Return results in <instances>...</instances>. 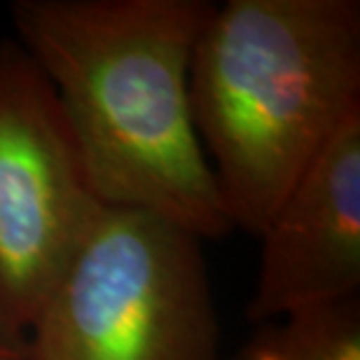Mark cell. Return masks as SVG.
<instances>
[{
    "label": "cell",
    "mask_w": 360,
    "mask_h": 360,
    "mask_svg": "<svg viewBox=\"0 0 360 360\" xmlns=\"http://www.w3.org/2000/svg\"><path fill=\"white\" fill-rule=\"evenodd\" d=\"M208 0H14L101 201L199 241L234 232L194 129L190 61Z\"/></svg>",
    "instance_id": "1"
},
{
    "label": "cell",
    "mask_w": 360,
    "mask_h": 360,
    "mask_svg": "<svg viewBox=\"0 0 360 360\" xmlns=\"http://www.w3.org/2000/svg\"><path fill=\"white\" fill-rule=\"evenodd\" d=\"M194 129L234 229L260 236L360 112L358 0L213 5L190 61Z\"/></svg>",
    "instance_id": "2"
},
{
    "label": "cell",
    "mask_w": 360,
    "mask_h": 360,
    "mask_svg": "<svg viewBox=\"0 0 360 360\" xmlns=\"http://www.w3.org/2000/svg\"><path fill=\"white\" fill-rule=\"evenodd\" d=\"M201 241L105 208L26 330V360H218Z\"/></svg>",
    "instance_id": "3"
},
{
    "label": "cell",
    "mask_w": 360,
    "mask_h": 360,
    "mask_svg": "<svg viewBox=\"0 0 360 360\" xmlns=\"http://www.w3.org/2000/svg\"><path fill=\"white\" fill-rule=\"evenodd\" d=\"M59 98L0 40V311L28 330L105 213Z\"/></svg>",
    "instance_id": "4"
},
{
    "label": "cell",
    "mask_w": 360,
    "mask_h": 360,
    "mask_svg": "<svg viewBox=\"0 0 360 360\" xmlns=\"http://www.w3.org/2000/svg\"><path fill=\"white\" fill-rule=\"evenodd\" d=\"M257 239L248 319L281 321L360 292V112L340 127Z\"/></svg>",
    "instance_id": "5"
},
{
    "label": "cell",
    "mask_w": 360,
    "mask_h": 360,
    "mask_svg": "<svg viewBox=\"0 0 360 360\" xmlns=\"http://www.w3.org/2000/svg\"><path fill=\"white\" fill-rule=\"evenodd\" d=\"M253 342L276 360H360V297L302 309Z\"/></svg>",
    "instance_id": "6"
},
{
    "label": "cell",
    "mask_w": 360,
    "mask_h": 360,
    "mask_svg": "<svg viewBox=\"0 0 360 360\" xmlns=\"http://www.w3.org/2000/svg\"><path fill=\"white\" fill-rule=\"evenodd\" d=\"M0 360H26V333L0 311Z\"/></svg>",
    "instance_id": "7"
},
{
    "label": "cell",
    "mask_w": 360,
    "mask_h": 360,
    "mask_svg": "<svg viewBox=\"0 0 360 360\" xmlns=\"http://www.w3.org/2000/svg\"><path fill=\"white\" fill-rule=\"evenodd\" d=\"M246 360H276L264 347H260V344H250L248 354H246Z\"/></svg>",
    "instance_id": "8"
}]
</instances>
